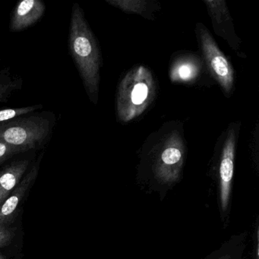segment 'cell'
Instances as JSON below:
<instances>
[{
  "label": "cell",
  "mask_w": 259,
  "mask_h": 259,
  "mask_svg": "<svg viewBox=\"0 0 259 259\" xmlns=\"http://www.w3.org/2000/svg\"><path fill=\"white\" fill-rule=\"evenodd\" d=\"M69 52L94 104H98L102 57L99 45L78 4L72 7L69 32Z\"/></svg>",
  "instance_id": "1"
},
{
  "label": "cell",
  "mask_w": 259,
  "mask_h": 259,
  "mask_svg": "<svg viewBox=\"0 0 259 259\" xmlns=\"http://www.w3.org/2000/svg\"><path fill=\"white\" fill-rule=\"evenodd\" d=\"M56 122V115L47 110L1 122L0 142L27 151H43L51 140Z\"/></svg>",
  "instance_id": "2"
},
{
  "label": "cell",
  "mask_w": 259,
  "mask_h": 259,
  "mask_svg": "<svg viewBox=\"0 0 259 259\" xmlns=\"http://www.w3.org/2000/svg\"><path fill=\"white\" fill-rule=\"evenodd\" d=\"M155 82L151 71L139 66L128 72L118 90L117 113L122 122H128L140 116L152 102Z\"/></svg>",
  "instance_id": "3"
},
{
  "label": "cell",
  "mask_w": 259,
  "mask_h": 259,
  "mask_svg": "<svg viewBox=\"0 0 259 259\" xmlns=\"http://www.w3.org/2000/svg\"><path fill=\"white\" fill-rule=\"evenodd\" d=\"M45 151H40L22 181L0 206V224H12L22 219L24 204L37 180Z\"/></svg>",
  "instance_id": "4"
},
{
  "label": "cell",
  "mask_w": 259,
  "mask_h": 259,
  "mask_svg": "<svg viewBox=\"0 0 259 259\" xmlns=\"http://www.w3.org/2000/svg\"><path fill=\"white\" fill-rule=\"evenodd\" d=\"M197 28L203 55L209 70L224 92L229 94L231 92L234 82L233 69L208 30L202 24H197Z\"/></svg>",
  "instance_id": "5"
},
{
  "label": "cell",
  "mask_w": 259,
  "mask_h": 259,
  "mask_svg": "<svg viewBox=\"0 0 259 259\" xmlns=\"http://www.w3.org/2000/svg\"><path fill=\"white\" fill-rule=\"evenodd\" d=\"M38 151L20 153L0 166V206L22 181L35 160Z\"/></svg>",
  "instance_id": "6"
},
{
  "label": "cell",
  "mask_w": 259,
  "mask_h": 259,
  "mask_svg": "<svg viewBox=\"0 0 259 259\" xmlns=\"http://www.w3.org/2000/svg\"><path fill=\"white\" fill-rule=\"evenodd\" d=\"M235 145L236 135L234 130H231L227 135V139L224 143L220 163V195L223 210H227L230 201L232 180L234 170Z\"/></svg>",
  "instance_id": "7"
},
{
  "label": "cell",
  "mask_w": 259,
  "mask_h": 259,
  "mask_svg": "<svg viewBox=\"0 0 259 259\" xmlns=\"http://www.w3.org/2000/svg\"><path fill=\"white\" fill-rule=\"evenodd\" d=\"M46 6L41 0H22L12 13L10 30L11 32L25 31L41 20Z\"/></svg>",
  "instance_id": "8"
},
{
  "label": "cell",
  "mask_w": 259,
  "mask_h": 259,
  "mask_svg": "<svg viewBox=\"0 0 259 259\" xmlns=\"http://www.w3.org/2000/svg\"><path fill=\"white\" fill-rule=\"evenodd\" d=\"M183 161V152L176 146L166 147L161 153L156 169V175L163 183H171L178 179Z\"/></svg>",
  "instance_id": "9"
},
{
  "label": "cell",
  "mask_w": 259,
  "mask_h": 259,
  "mask_svg": "<svg viewBox=\"0 0 259 259\" xmlns=\"http://www.w3.org/2000/svg\"><path fill=\"white\" fill-rule=\"evenodd\" d=\"M24 238L22 219L14 224H0V250L22 254Z\"/></svg>",
  "instance_id": "10"
},
{
  "label": "cell",
  "mask_w": 259,
  "mask_h": 259,
  "mask_svg": "<svg viewBox=\"0 0 259 259\" xmlns=\"http://www.w3.org/2000/svg\"><path fill=\"white\" fill-rule=\"evenodd\" d=\"M110 5L121 9L123 11L130 13H137V14L145 16V13L148 9V3L146 1L140 0H132V1H121V0H107Z\"/></svg>",
  "instance_id": "11"
},
{
  "label": "cell",
  "mask_w": 259,
  "mask_h": 259,
  "mask_svg": "<svg viewBox=\"0 0 259 259\" xmlns=\"http://www.w3.org/2000/svg\"><path fill=\"white\" fill-rule=\"evenodd\" d=\"M42 104L29 106V107H21V108H6L0 110V123L1 122H8L12 119L34 113L39 110L43 109Z\"/></svg>",
  "instance_id": "12"
},
{
  "label": "cell",
  "mask_w": 259,
  "mask_h": 259,
  "mask_svg": "<svg viewBox=\"0 0 259 259\" xmlns=\"http://www.w3.org/2000/svg\"><path fill=\"white\" fill-rule=\"evenodd\" d=\"M197 68L191 63H183L179 64L172 73V80L180 79L182 81H189L196 75Z\"/></svg>",
  "instance_id": "13"
},
{
  "label": "cell",
  "mask_w": 259,
  "mask_h": 259,
  "mask_svg": "<svg viewBox=\"0 0 259 259\" xmlns=\"http://www.w3.org/2000/svg\"><path fill=\"white\" fill-rule=\"evenodd\" d=\"M20 85L19 80L11 81L10 78L3 79L0 77V102L7 101V98L10 97L12 92L19 89Z\"/></svg>",
  "instance_id": "14"
},
{
  "label": "cell",
  "mask_w": 259,
  "mask_h": 259,
  "mask_svg": "<svg viewBox=\"0 0 259 259\" xmlns=\"http://www.w3.org/2000/svg\"><path fill=\"white\" fill-rule=\"evenodd\" d=\"M27 151L11 146L4 142H0V166L4 164L7 160L20 153L26 152Z\"/></svg>",
  "instance_id": "15"
},
{
  "label": "cell",
  "mask_w": 259,
  "mask_h": 259,
  "mask_svg": "<svg viewBox=\"0 0 259 259\" xmlns=\"http://www.w3.org/2000/svg\"><path fill=\"white\" fill-rule=\"evenodd\" d=\"M0 259H22V254L0 250Z\"/></svg>",
  "instance_id": "16"
}]
</instances>
